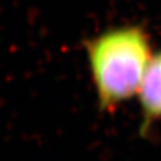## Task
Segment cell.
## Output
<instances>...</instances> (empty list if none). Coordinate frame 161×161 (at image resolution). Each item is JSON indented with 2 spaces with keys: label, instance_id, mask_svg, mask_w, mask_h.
<instances>
[{
  "label": "cell",
  "instance_id": "6da1fadb",
  "mask_svg": "<svg viewBox=\"0 0 161 161\" xmlns=\"http://www.w3.org/2000/svg\"><path fill=\"white\" fill-rule=\"evenodd\" d=\"M85 53L98 109L105 114L137 96L154 54L148 31L137 24L94 35L85 42Z\"/></svg>",
  "mask_w": 161,
  "mask_h": 161
},
{
  "label": "cell",
  "instance_id": "7a4b0ae2",
  "mask_svg": "<svg viewBox=\"0 0 161 161\" xmlns=\"http://www.w3.org/2000/svg\"><path fill=\"white\" fill-rule=\"evenodd\" d=\"M136 97L141 114L140 130L146 135L161 121V50L153 54Z\"/></svg>",
  "mask_w": 161,
  "mask_h": 161
}]
</instances>
